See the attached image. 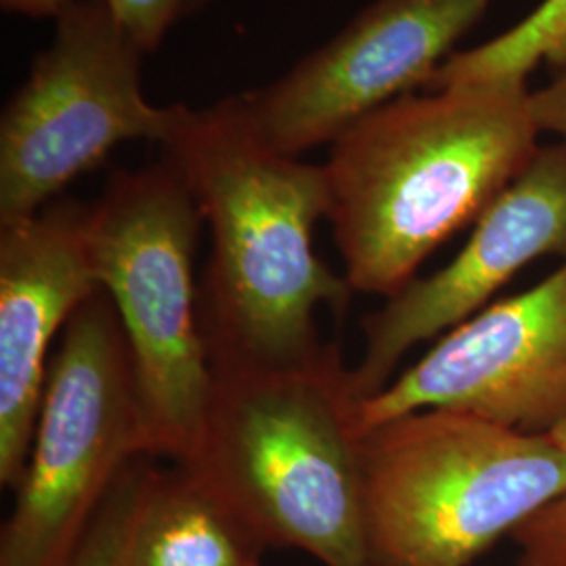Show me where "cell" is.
<instances>
[{
  "mask_svg": "<svg viewBox=\"0 0 566 566\" xmlns=\"http://www.w3.org/2000/svg\"><path fill=\"white\" fill-rule=\"evenodd\" d=\"M376 566H472L566 493V451L483 418L422 409L361 434Z\"/></svg>",
  "mask_w": 566,
  "mask_h": 566,
  "instance_id": "277c9868",
  "label": "cell"
},
{
  "mask_svg": "<svg viewBox=\"0 0 566 566\" xmlns=\"http://www.w3.org/2000/svg\"><path fill=\"white\" fill-rule=\"evenodd\" d=\"M109 11L139 42L145 53L160 49L168 32L193 15H198L210 0H103Z\"/></svg>",
  "mask_w": 566,
  "mask_h": 566,
  "instance_id": "2e32d148",
  "label": "cell"
},
{
  "mask_svg": "<svg viewBox=\"0 0 566 566\" xmlns=\"http://www.w3.org/2000/svg\"><path fill=\"white\" fill-rule=\"evenodd\" d=\"M202 210L163 156L116 170L88 206V242L103 292L130 350L154 458L196 455L212 390V365L193 263Z\"/></svg>",
  "mask_w": 566,
  "mask_h": 566,
  "instance_id": "5b68a950",
  "label": "cell"
},
{
  "mask_svg": "<svg viewBox=\"0 0 566 566\" xmlns=\"http://www.w3.org/2000/svg\"><path fill=\"white\" fill-rule=\"evenodd\" d=\"M526 84L403 95L348 126L324 164L327 221L353 292L390 298L476 223L539 149Z\"/></svg>",
  "mask_w": 566,
  "mask_h": 566,
  "instance_id": "6da1fadb",
  "label": "cell"
},
{
  "mask_svg": "<svg viewBox=\"0 0 566 566\" xmlns=\"http://www.w3.org/2000/svg\"><path fill=\"white\" fill-rule=\"evenodd\" d=\"M76 0H0L7 13H18L36 20H57Z\"/></svg>",
  "mask_w": 566,
  "mask_h": 566,
  "instance_id": "ac0fdd59",
  "label": "cell"
},
{
  "mask_svg": "<svg viewBox=\"0 0 566 566\" xmlns=\"http://www.w3.org/2000/svg\"><path fill=\"white\" fill-rule=\"evenodd\" d=\"M566 61V0H542L525 20L474 49L458 51L432 74L430 91L460 84H526L542 61Z\"/></svg>",
  "mask_w": 566,
  "mask_h": 566,
  "instance_id": "4fadbf2b",
  "label": "cell"
},
{
  "mask_svg": "<svg viewBox=\"0 0 566 566\" xmlns=\"http://www.w3.org/2000/svg\"><path fill=\"white\" fill-rule=\"evenodd\" d=\"M566 261V143L539 145L525 170L489 203L460 254L416 277L365 322L364 357L350 369L365 399L382 390L405 355L464 324L526 264Z\"/></svg>",
  "mask_w": 566,
  "mask_h": 566,
  "instance_id": "30bf717a",
  "label": "cell"
},
{
  "mask_svg": "<svg viewBox=\"0 0 566 566\" xmlns=\"http://www.w3.org/2000/svg\"><path fill=\"white\" fill-rule=\"evenodd\" d=\"M422 409L462 411L528 434L566 422V261L523 294L486 304L359 399L357 432Z\"/></svg>",
  "mask_w": 566,
  "mask_h": 566,
  "instance_id": "9c48e42d",
  "label": "cell"
},
{
  "mask_svg": "<svg viewBox=\"0 0 566 566\" xmlns=\"http://www.w3.org/2000/svg\"><path fill=\"white\" fill-rule=\"evenodd\" d=\"M264 549L193 470L175 464L154 474L128 566H261Z\"/></svg>",
  "mask_w": 566,
  "mask_h": 566,
  "instance_id": "7c38bea8",
  "label": "cell"
},
{
  "mask_svg": "<svg viewBox=\"0 0 566 566\" xmlns=\"http://www.w3.org/2000/svg\"><path fill=\"white\" fill-rule=\"evenodd\" d=\"M549 437L566 451V422ZM512 539L518 546V566H566V493L518 526Z\"/></svg>",
  "mask_w": 566,
  "mask_h": 566,
  "instance_id": "9a60e30c",
  "label": "cell"
},
{
  "mask_svg": "<svg viewBox=\"0 0 566 566\" xmlns=\"http://www.w3.org/2000/svg\"><path fill=\"white\" fill-rule=\"evenodd\" d=\"M212 390L193 470L266 549L324 566H376L357 405L336 346L294 364L210 355Z\"/></svg>",
  "mask_w": 566,
  "mask_h": 566,
  "instance_id": "3957f363",
  "label": "cell"
},
{
  "mask_svg": "<svg viewBox=\"0 0 566 566\" xmlns=\"http://www.w3.org/2000/svg\"><path fill=\"white\" fill-rule=\"evenodd\" d=\"M164 156L179 168L210 227L200 313L210 355L294 364L324 348L317 311L355 294L317 256L327 219L324 166L282 154L254 133L240 97L189 109Z\"/></svg>",
  "mask_w": 566,
  "mask_h": 566,
  "instance_id": "7a4b0ae2",
  "label": "cell"
},
{
  "mask_svg": "<svg viewBox=\"0 0 566 566\" xmlns=\"http://www.w3.org/2000/svg\"><path fill=\"white\" fill-rule=\"evenodd\" d=\"M147 53L103 0H76L0 116V227L28 219L120 143H166L185 105L143 95Z\"/></svg>",
  "mask_w": 566,
  "mask_h": 566,
  "instance_id": "52a82bcc",
  "label": "cell"
},
{
  "mask_svg": "<svg viewBox=\"0 0 566 566\" xmlns=\"http://www.w3.org/2000/svg\"><path fill=\"white\" fill-rule=\"evenodd\" d=\"M102 292L88 206L55 202L0 227V483L25 472L53 359V340Z\"/></svg>",
  "mask_w": 566,
  "mask_h": 566,
  "instance_id": "8fae6325",
  "label": "cell"
},
{
  "mask_svg": "<svg viewBox=\"0 0 566 566\" xmlns=\"http://www.w3.org/2000/svg\"><path fill=\"white\" fill-rule=\"evenodd\" d=\"M495 0H374L277 81L238 95L269 147L301 158L426 86Z\"/></svg>",
  "mask_w": 566,
  "mask_h": 566,
  "instance_id": "ba28073f",
  "label": "cell"
},
{
  "mask_svg": "<svg viewBox=\"0 0 566 566\" xmlns=\"http://www.w3.org/2000/svg\"><path fill=\"white\" fill-rule=\"evenodd\" d=\"M151 455L130 350L97 292L61 332L0 566H65L122 470Z\"/></svg>",
  "mask_w": 566,
  "mask_h": 566,
  "instance_id": "8992f818",
  "label": "cell"
},
{
  "mask_svg": "<svg viewBox=\"0 0 566 566\" xmlns=\"http://www.w3.org/2000/svg\"><path fill=\"white\" fill-rule=\"evenodd\" d=\"M156 470L151 455H139L122 470L65 566L130 565L133 533Z\"/></svg>",
  "mask_w": 566,
  "mask_h": 566,
  "instance_id": "5bb4252c",
  "label": "cell"
},
{
  "mask_svg": "<svg viewBox=\"0 0 566 566\" xmlns=\"http://www.w3.org/2000/svg\"><path fill=\"white\" fill-rule=\"evenodd\" d=\"M528 112L539 133L558 135L566 143V74L539 91H528Z\"/></svg>",
  "mask_w": 566,
  "mask_h": 566,
  "instance_id": "e0dca14e",
  "label": "cell"
}]
</instances>
